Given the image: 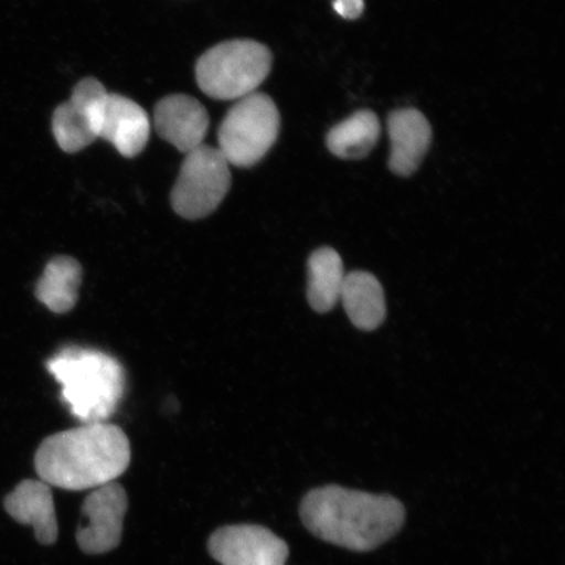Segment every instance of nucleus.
I'll return each mask as SVG.
<instances>
[{
  "mask_svg": "<svg viewBox=\"0 0 565 565\" xmlns=\"http://www.w3.org/2000/svg\"><path fill=\"white\" fill-rule=\"evenodd\" d=\"M4 508L13 520L34 529L41 545H53L58 540L53 493L42 480H23L7 494Z\"/></svg>",
  "mask_w": 565,
  "mask_h": 565,
  "instance_id": "nucleus-12",
  "label": "nucleus"
},
{
  "mask_svg": "<svg viewBox=\"0 0 565 565\" xmlns=\"http://www.w3.org/2000/svg\"><path fill=\"white\" fill-rule=\"evenodd\" d=\"M129 499L124 487L106 483L92 491L82 507V522L76 532L77 545L89 555L109 553L119 546Z\"/></svg>",
  "mask_w": 565,
  "mask_h": 565,
  "instance_id": "nucleus-8",
  "label": "nucleus"
},
{
  "mask_svg": "<svg viewBox=\"0 0 565 565\" xmlns=\"http://www.w3.org/2000/svg\"><path fill=\"white\" fill-rule=\"evenodd\" d=\"M153 121L159 136L183 153L203 145L210 126L206 108L186 95L162 98L154 108Z\"/></svg>",
  "mask_w": 565,
  "mask_h": 565,
  "instance_id": "nucleus-10",
  "label": "nucleus"
},
{
  "mask_svg": "<svg viewBox=\"0 0 565 565\" xmlns=\"http://www.w3.org/2000/svg\"><path fill=\"white\" fill-rule=\"evenodd\" d=\"M363 0H334V10L339 17L355 20L362 17L364 11Z\"/></svg>",
  "mask_w": 565,
  "mask_h": 565,
  "instance_id": "nucleus-18",
  "label": "nucleus"
},
{
  "mask_svg": "<svg viewBox=\"0 0 565 565\" xmlns=\"http://www.w3.org/2000/svg\"><path fill=\"white\" fill-rule=\"evenodd\" d=\"M209 551L222 565H285L289 555L285 541L258 525L217 529L210 536Z\"/></svg>",
  "mask_w": 565,
  "mask_h": 565,
  "instance_id": "nucleus-9",
  "label": "nucleus"
},
{
  "mask_svg": "<svg viewBox=\"0 0 565 565\" xmlns=\"http://www.w3.org/2000/svg\"><path fill=\"white\" fill-rule=\"evenodd\" d=\"M108 97V90L94 77L77 83L73 96L53 116V134L62 151L75 153L94 143Z\"/></svg>",
  "mask_w": 565,
  "mask_h": 565,
  "instance_id": "nucleus-7",
  "label": "nucleus"
},
{
  "mask_svg": "<svg viewBox=\"0 0 565 565\" xmlns=\"http://www.w3.org/2000/svg\"><path fill=\"white\" fill-rule=\"evenodd\" d=\"M279 129L277 105L266 94L254 92L239 98L224 117L217 131V150L230 166L252 167L271 150Z\"/></svg>",
  "mask_w": 565,
  "mask_h": 565,
  "instance_id": "nucleus-5",
  "label": "nucleus"
},
{
  "mask_svg": "<svg viewBox=\"0 0 565 565\" xmlns=\"http://www.w3.org/2000/svg\"><path fill=\"white\" fill-rule=\"evenodd\" d=\"M46 369L62 387V398L84 424L105 423L124 398L126 374L117 359L102 351L66 348Z\"/></svg>",
  "mask_w": 565,
  "mask_h": 565,
  "instance_id": "nucleus-3",
  "label": "nucleus"
},
{
  "mask_svg": "<svg viewBox=\"0 0 565 565\" xmlns=\"http://www.w3.org/2000/svg\"><path fill=\"white\" fill-rule=\"evenodd\" d=\"M130 441L115 424L90 423L42 441L34 468L42 482L67 491L115 482L129 468Z\"/></svg>",
  "mask_w": 565,
  "mask_h": 565,
  "instance_id": "nucleus-2",
  "label": "nucleus"
},
{
  "mask_svg": "<svg viewBox=\"0 0 565 565\" xmlns=\"http://www.w3.org/2000/svg\"><path fill=\"white\" fill-rule=\"evenodd\" d=\"M353 327L372 331L383 324L386 301L383 286L373 274L352 271L345 274L341 299Z\"/></svg>",
  "mask_w": 565,
  "mask_h": 565,
  "instance_id": "nucleus-14",
  "label": "nucleus"
},
{
  "mask_svg": "<svg viewBox=\"0 0 565 565\" xmlns=\"http://www.w3.org/2000/svg\"><path fill=\"white\" fill-rule=\"evenodd\" d=\"M380 134L377 116L371 110H359L329 131L327 143L338 158L362 159L376 146Z\"/></svg>",
  "mask_w": 565,
  "mask_h": 565,
  "instance_id": "nucleus-17",
  "label": "nucleus"
},
{
  "mask_svg": "<svg viewBox=\"0 0 565 565\" xmlns=\"http://www.w3.org/2000/svg\"><path fill=\"white\" fill-rule=\"evenodd\" d=\"M231 166L215 147L202 145L186 153L172 194V207L189 221L214 212L231 188Z\"/></svg>",
  "mask_w": 565,
  "mask_h": 565,
  "instance_id": "nucleus-6",
  "label": "nucleus"
},
{
  "mask_svg": "<svg viewBox=\"0 0 565 565\" xmlns=\"http://www.w3.org/2000/svg\"><path fill=\"white\" fill-rule=\"evenodd\" d=\"M392 153L388 166L399 175H412L428 151L433 130L427 118L416 109H399L387 121Z\"/></svg>",
  "mask_w": 565,
  "mask_h": 565,
  "instance_id": "nucleus-13",
  "label": "nucleus"
},
{
  "mask_svg": "<svg viewBox=\"0 0 565 565\" xmlns=\"http://www.w3.org/2000/svg\"><path fill=\"white\" fill-rule=\"evenodd\" d=\"M345 278L343 260L333 247L323 246L308 259L307 296L310 307L318 313H328L339 299Z\"/></svg>",
  "mask_w": 565,
  "mask_h": 565,
  "instance_id": "nucleus-16",
  "label": "nucleus"
},
{
  "mask_svg": "<svg viewBox=\"0 0 565 565\" xmlns=\"http://www.w3.org/2000/svg\"><path fill=\"white\" fill-rule=\"evenodd\" d=\"M271 63L270 51L257 41H225L198 61L196 83L203 94L216 100H239L265 82Z\"/></svg>",
  "mask_w": 565,
  "mask_h": 565,
  "instance_id": "nucleus-4",
  "label": "nucleus"
},
{
  "mask_svg": "<svg viewBox=\"0 0 565 565\" xmlns=\"http://www.w3.org/2000/svg\"><path fill=\"white\" fill-rule=\"evenodd\" d=\"M303 526L317 539L366 553L397 535L406 508L391 494H373L324 486L307 493L300 505Z\"/></svg>",
  "mask_w": 565,
  "mask_h": 565,
  "instance_id": "nucleus-1",
  "label": "nucleus"
},
{
  "mask_svg": "<svg viewBox=\"0 0 565 565\" xmlns=\"http://www.w3.org/2000/svg\"><path fill=\"white\" fill-rule=\"evenodd\" d=\"M83 268L73 257H55L35 286V298L54 313L70 312L79 299Z\"/></svg>",
  "mask_w": 565,
  "mask_h": 565,
  "instance_id": "nucleus-15",
  "label": "nucleus"
},
{
  "mask_svg": "<svg viewBox=\"0 0 565 565\" xmlns=\"http://www.w3.org/2000/svg\"><path fill=\"white\" fill-rule=\"evenodd\" d=\"M151 122L136 102L109 94L98 138L108 140L125 158L137 157L150 139Z\"/></svg>",
  "mask_w": 565,
  "mask_h": 565,
  "instance_id": "nucleus-11",
  "label": "nucleus"
}]
</instances>
